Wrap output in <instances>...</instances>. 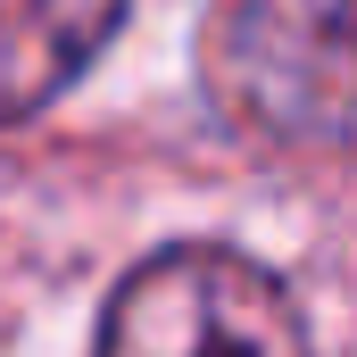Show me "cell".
<instances>
[{
  "label": "cell",
  "mask_w": 357,
  "mask_h": 357,
  "mask_svg": "<svg viewBox=\"0 0 357 357\" xmlns=\"http://www.w3.org/2000/svg\"><path fill=\"white\" fill-rule=\"evenodd\" d=\"M91 357H307V324L258 258L175 241L116 282Z\"/></svg>",
  "instance_id": "obj_1"
},
{
  "label": "cell",
  "mask_w": 357,
  "mask_h": 357,
  "mask_svg": "<svg viewBox=\"0 0 357 357\" xmlns=\"http://www.w3.org/2000/svg\"><path fill=\"white\" fill-rule=\"evenodd\" d=\"M199 84L225 116L274 142L349 133V0H216Z\"/></svg>",
  "instance_id": "obj_2"
},
{
  "label": "cell",
  "mask_w": 357,
  "mask_h": 357,
  "mask_svg": "<svg viewBox=\"0 0 357 357\" xmlns=\"http://www.w3.org/2000/svg\"><path fill=\"white\" fill-rule=\"evenodd\" d=\"M116 17L125 0H0V125L59 100L100 59Z\"/></svg>",
  "instance_id": "obj_3"
}]
</instances>
